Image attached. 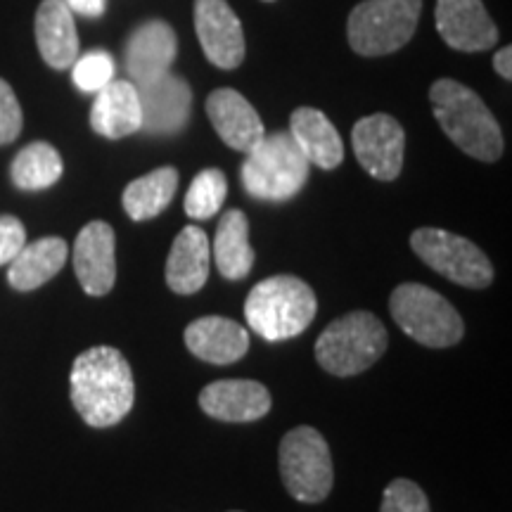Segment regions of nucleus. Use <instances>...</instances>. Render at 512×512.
<instances>
[{"label": "nucleus", "instance_id": "nucleus-1", "mask_svg": "<svg viewBox=\"0 0 512 512\" xmlns=\"http://www.w3.org/2000/svg\"><path fill=\"white\" fill-rule=\"evenodd\" d=\"M76 413L91 427H112L131 413L136 382L128 361L114 347H93L76 358L69 375Z\"/></svg>", "mask_w": 512, "mask_h": 512}, {"label": "nucleus", "instance_id": "nucleus-2", "mask_svg": "<svg viewBox=\"0 0 512 512\" xmlns=\"http://www.w3.org/2000/svg\"><path fill=\"white\" fill-rule=\"evenodd\" d=\"M432 110L441 131L465 155L479 162H496L503 155V133L484 100L453 79H439L430 91Z\"/></svg>", "mask_w": 512, "mask_h": 512}, {"label": "nucleus", "instance_id": "nucleus-3", "mask_svg": "<svg viewBox=\"0 0 512 512\" xmlns=\"http://www.w3.org/2000/svg\"><path fill=\"white\" fill-rule=\"evenodd\" d=\"M316 294L302 278L273 275L261 280L245 302L247 325L266 342H283L309 328L316 318Z\"/></svg>", "mask_w": 512, "mask_h": 512}, {"label": "nucleus", "instance_id": "nucleus-4", "mask_svg": "<svg viewBox=\"0 0 512 512\" xmlns=\"http://www.w3.org/2000/svg\"><path fill=\"white\" fill-rule=\"evenodd\" d=\"M311 164L302 155L290 131L266 133L247 152L242 164V185L256 200L287 202L309 181Z\"/></svg>", "mask_w": 512, "mask_h": 512}, {"label": "nucleus", "instance_id": "nucleus-5", "mask_svg": "<svg viewBox=\"0 0 512 512\" xmlns=\"http://www.w3.org/2000/svg\"><path fill=\"white\" fill-rule=\"evenodd\" d=\"M389 337L382 320L368 311H354L332 320L320 332L316 358L328 373L351 377L368 370L387 351Z\"/></svg>", "mask_w": 512, "mask_h": 512}, {"label": "nucleus", "instance_id": "nucleus-6", "mask_svg": "<svg viewBox=\"0 0 512 512\" xmlns=\"http://www.w3.org/2000/svg\"><path fill=\"white\" fill-rule=\"evenodd\" d=\"M389 311L408 337L430 349H446L463 339L460 313L439 292L418 283L399 285L389 297Z\"/></svg>", "mask_w": 512, "mask_h": 512}, {"label": "nucleus", "instance_id": "nucleus-7", "mask_svg": "<svg viewBox=\"0 0 512 512\" xmlns=\"http://www.w3.org/2000/svg\"><path fill=\"white\" fill-rule=\"evenodd\" d=\"M422 0H363L349 15V46L363 57H380L411 41Z\"/></svg>", "mask_w": 512, "mask_h": 512}, {"label": "nucleus", "instance_id": "nucleus-8", "mask_svg": "<svg viewBox=\"0 0 512 512\" xmlns=\"http://www.w3.org/2000/svg\"><path fill=\"white\" fill-rule=\"evenodd\" d=\"M280 475L294 501H325L335 484V467L323 434L309 425L287 432L280 441Z\"/></svg>", "mask_w": 512, "mask_h": 512}, {"label": "nucleus", "instance_id": "nucleus-9", "mask_svg": "<svg viewBox=\"0 0 512 512\" xmlns=\"http://www.w3.org/2000/svg\"><path fill=\"white\" fill-rule=\"evenodd\" d=\"M411 247L432 271L441 273L456 285L484 290L494 280V266L489 256L475 242L460 238L456 233L441 228H418L411 235Z\"/></svg>", "mask_w": 512, "mask_h": 512}, {"label": "nucleus", "instance_id": "nucleus-10", "mask_svg": "<svg viewBox=\"0 0 512 512\" xmlns=\"http://www.w3.org/2000/svg\"><path fill=\"white\" fill-rule=\"evenodd\" d=\"M358 164L377 181H394L403 169L406 133L389 114H370L354 126L351 133Z\"/></svg>", "mask_w": 512, "mask_h": 512}, {"label": "nucleus", "instance_id": "nucleus-11", "mask_svg": "<svg viewBox=\"0 0 512 512\" xmlns=\"http://www.w3.org/2000/svg\"><path fill=\"white\" fill-rule=\"evenodd\" d=\"M74 273L86 294L105 297L117 283V238L110 223L91 221L74 242Z\"/></svg>", "mask_w": 512, "mask_h": 512}, {"label": "nucleus", "instance_id": "nucleus-12", "mask_svg": "<svg viewBox=\"0 0 512 512\" xmlns=\"http://www.w3.org/2000/svg\"><path fill=\"white\" fill-rule=\"evenodd\" d=\"M195 31L211 64L235 69L245 60L242 24L226 0H195Z\"/></svg>", "mask_w": 512, "mask_h": 512}, {"label": "nucleus", "instance_id": "nucleus-13", "mask_svg": "<svg viewBox=\"0 0 512 512\" xmlns=\"http://www.w3.org/2000/svg\"><path fill=\"white\" fill-rule=\"evenodd\" d=\"M143 124L140 131L150 136H171L188 124L192 110V91L181 76L162 74L138 86Z\"/></svg>", "mask_w": 512, "mask_h": 512}, {"label": "nucleus", "instance_id": "nucleus-14", "mask_svg": "<svg viewBox=\"0 0 512 512\" xmlns=\"http://www.w3.org/2000/svg\"><path fill=\"white\" fill-rule=\"evenodd\" d=\"M437 31L446 46L463 53H479L496 46L498 29L482 0H437Z\"/></svg>", "mask_w": 512, "mask_h": 512}, {"label": "nucleus", "instance_id": "nucleus-15", "mask_svg": "<svg viewBox=\"0 0 512 512\" xmlns=\"http://www.w3.org/2000/svg\"><path fill=\"white\" fill-rule=\"evenodd\" d=\"M176 50V31L169 24L162 22V19L140 24L131 38H128L124 50L128 81L140 86V83H147L166 74L176 60Z\"/></svg>", "mask_w": 512, "mask_h": 512}, {"label": "nucleus", "instance_id": "nucleus-16", "mask_svg": "<svg viewBox=\"0 0 512 512\" xmlns=\"http://www.w3.org/2000/svg\"><path fill=\"white\" fill-rule=\"evenodd\" d=\"M207 117L223 143L245 155L266 136L264 121L245 95L233 88H219L209 95Z\"/></svg>", "mask_w": 512, "mask_h": 512}, {"label": "nucleus", "instance_id": "nucleus-17", "mask_svg": "<svg viewBox=\"0 0 512 512\" xmlns=\"http://www.w3.org/2000/svg\"><path fill=\"white\" fill-rule=\"evenodd\" d=\"M200 408L223 422H254L271 411V394L254 380H219L202 389Z\"/></svg>", "mask_w": 512, "mask_h": 512}, {"label": "nucleus", "instance_id": "nucleus-18", "mask_svg": "<svg viewBox=\"0 0 512 512\" xmlns=\"http://www.w3.org/2000/svg\"><path fill=\"white\" fill-rule=\"evenodd\" d=\"M143 112H140L138 86L128 79H112L95 95L91 110V126L102 138L119 140L140 131Z\"/></svg>", "mask_w": 512, "mask_h": 512}, {"label": "nucleus", "instance_id": "nucleus-19", "mask_svg": "<svg viewBox=\"0 0 512 512\" xmlns=\"http://www.w3.org/2000/svg\"><path fill=\"white\" fill-rule=\"evenodd\" d=\"M185 344H188L190 354H195L200 361L228 366L247 354L249 332L230 318L204 316L188 325Z\"/></svg>", "mask_w": 512, "mask_h": 512}, {"label": "nucleus", "instance_id": "nucleus-20", "mask_svg": "<svg viewBox=\"0 0 512 512\" xmlns=\"http://www.w3.org/2000/svg\"><path fill=\"white\" fill-rule=\"evenodd\" d=\"M36 43L38 53L48 67L67 69L79 57V36H76L74 12L64 0H43L36 12Z\"/></svg>", "mask_w": 512, "mask_h": 512}, {"label": "nucleus", "instance_id": "nucleus-21", "mask_svg": "<svg viewBox=\"0 0 512 512\" xmlns=\"http://www.w3.org/2000/svg\"><path fill=\"white\" fill-rule=\"evenodd\" d=\"M211 249L202 228L188 226L176 235L166 259V283L176 294L200 292L209 278Z\"/></svg>", "mask_w": 512, "mask_h": 512}, {"label": "nucleus", "instance_id": "nucleus-22", "mask_svg": "<svg viewBox=\"0 0 512 512\" xmlns=\"http://www.w3.org/2000/svg\"><path fill=\"white\" fill-rule=\"evenodd\" d=\"M290 136L294 138L302 155L309 159L311 166L318 169H337L344 159V143L337 128L320 110L313 107H299L292 112Z\"/></svg>", "mask_w": 512, "mask_h": 512}, {"label": "nucleus", "instance_id": "nucleus-23", "mask_svg": "<svg viewBox=\"0 0 512 512\" xmlns=\"http://www.w3.org/2000/svg\"><path fill=\"white\" fill-rule=\"evenodd\" d=\"M67 254V242L62 238H41L24 245L22 252L8 264V283L19 292L36 290L62 271V266L67 264Z\"/></svg>", "mask_w": 512, "mask_h": 512}, {"label": "nucleus", "instance_id": "nucleus-24", "mask_svg": "<svg viewBox=\"0 0 512 512\" xmlns=\"http://www.w3.org/2000/svg\"><path fill=\"white\" fill-rule=\"evenodd\" d=\"M214 261L228 280L247 278L254 266V249L249 245V221L240 209H230L219 219L214 238Z\"/></svg>", "mask_w": 512, "mask_h": 512}, {"label": "nucleus", "instance_id": "nucleus-25", "mask_svg": "<svg viewBox=\"0 0 512 512\" xmlns=\"http://www.w3.org/2000/svg\"><path fill=\"white\" fill-rule=\"evenodd\" d=\"M178 188V171L174 166H162V169L150 171L143 178H136L133 183L126 185L124 202L126 214L133 221H147L155 219L162 211L169 207L174 200Z\"/></svg>", "mask_w": 512, "mask_h": 512}, {"label": "nucleus", "instance_id": "nucleus-26", "mask_svg": "<svg viewBox=\"0 0 512 512\" xmlns=\"http://www.w3.org/2000/svg\"><path fill=\"white\" fill-rule=\"evenodd\" d=\"M62 171V157L53 145L31 143L12 162L10 178L19 190H46L60 181Z\"/></svg>", "mask_w": 512, "mask_h": 512}, {"label": "nucleus", "instance_id": "nucleus-27", "mask_svg": "<svg viewBox=\"0 0 512 512\" xmlns=\"http://www.w3.org/2000/svg\"><path fill=\"white\" fill-rule=\"evenodd\" d=\"M228 183L223 171L219 169H204L192 178L188 195H185V214L190 219L204 221L219 214L223 202H226Z\"/></svg>", "mask_w": 512, "mask_h": 512}, {"label": "nucleus", "instance_id": "nucleus-28", "mask_svg": "<svg viewBox=\"0 0 512 512\" xmlns=\"http://www.w3.org/2000/svg\"><path fill=\"white\" fill-rule=\"evenodd\" d=\"M72 67V79L83 93H98L114 79V60L105 50H91L83 57H76Z\"/></svg>", "mask_w": 512, "mask_h": 512}, {"label": "nucleus", "instance_id": "nucleus-29", "mask_svg": "<svg viewBox=\"0 0 512 512\" xmlns=\"http://www.w3.org/2000/svg\"><path fill=\"white\" fill-rule=\"evenodd\" d=\"M380 512H430V501L411 479H394L384 489Z\"/></svg>", "mask_w": 512, "mask_h": 512}, {"label": "nucleus", "instance_id": "nucleus-30", "mask_svg": "<svg viewBox=\"0 0 512 512\" xmlns=\"http://www.w3.org/2000/svg\"><path fill=\"white\" fill-rule=\"evenodd\" d=\"M22 107L8 81L0 79V145H8L22 133Z\"/></svg>", "mask_w": 512, "mask_h": 512}, {"label": "nucleus", "instance_id": "nucleus-31", "mask_svg": "<svg viewBox=\"0 0 512 512\" xmlns=\"http://www.w3.org/2000/svg\"><path fill=\"white\" fill-rule=\"evenodd\" d=\"M27 245V228L17 216H0V266H8Z\"/></svg>", "mask_w": 512, "mask_h": 512}, {"label": "nucleus", "instance_id": "nucleus-32", "mask_svg": "<svg viewBox=\"0 0 512 512\" xmlns=\"http://www.w3.org/2000/svg\"><path fill=\"white\" fill-rule=\"evenodd\" d=\"M69 10L76 12L81 17H102L107 10V0H64Z\"/></svg>", "mask_w": 512, "mask_h": 512}, {"label": "nucleus", "instance_id": "nucleus-33", "mask_svg": "<svg viewBox=\"0 0 512 512\" xmlns=\"http://www.w3.org/2000/svg\"><path fill=\"white\" fill-rule=\"evenodd\" d=\"M494 69L498 72V76H503L505 81L512 79V48L510 46L498 50L494 57Z\"/></svg>", "mask_w": 512, "mask_h": 512}, {"label": "nucleus", "instance_id": "nucleus-34", "mask_svg": "<svg viewBox=\"0 0 512 512\" xmlns=\"http://www.w3.org/2000/svg\"><path fill=\"white\" fill-rule=\"evenodd\" d=\"M233 512H238V510H233Z\"/></svg>", "mask_w": 512, "mask_h": 512}]
</instances>
